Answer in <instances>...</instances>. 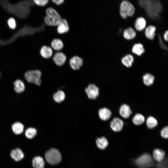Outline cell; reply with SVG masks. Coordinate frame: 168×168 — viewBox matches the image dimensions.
Returning a JSON list of instances; mask_svg holds the SVG:
<instances>
[{"label": "cell", "mask_w": 168, "mask_h": 168, "mask_svg": "<svg viewBox=\"0 0 168 168\" xmlns=\"http://www.w3.org/2000/svg\"><path fill=\"white\" fill-rule=\"evenodd\" d=\"M46 16L44 18L45 23L50 26L58 25L61 20V17L57 12L54 8L49 7L46 10Z\"/></svg>", "instance_id": "obj_1"}, {"label": "cell", "mask_w": 168, "mask_h": 168, "mask_svg": "<svg viewBox=\"0 0 168 168\" xmlns=\"http://www.w3.org/2000/svg\"><path fill=\"white\" fill-rule=\"evenodd\" d=\"M135 11L134 6L129 1H122L119 6V12L123 18L125 19L128 17L133 16L135 13Z\"/></svg>", "instance_id": "obj_2"}, {"label": "cell", "mask_w": 168, "mask_h": 168, "mask_svg": "<svg viewBox=\"0 0 168 168\" xmlns=\"http://www.w3.org/2000/svg\"><path fill=\"white\" fill-rule=\"evenodd\" d=\"M45 157L46 161L53 165L59 163L62 159L60 152L55 148H51L48 151L45 153Z\"/></svg>", "instance_id": "obj_3"}, {"label": "cell", "mask_w": 168, "mask_h": 168, "mask_svg": "<svg viewBox=\"0 0 168 168\" xmlns=\"http://www.w3.org/2000/svg\"><path fill=\"white\" fill-rule=\"evenodd\" d=\"M137 165L140 168H149L154 165V161L151 156L149 154L145 153L135 160Z\"/></svg>", "instance_id": "obj_4"}, {"label": "cell", "mask_w": 168, "mask_h": 168, "mask_svg": "<svg viewBox=\"0 0 168 168\" xmlns=\"http://www.w3.org/2000/svg\"><path fill=\"white\" fill-rule=\"evenodd\" d=\"M41 72L39 70H31L25 73V77L29 82L40 86L41 83Z\"/></svg>", "instance_id": "obj_5"}, {"label": "cell", "mask_w": 168, "mask_h": 168, "mask_svg": "<svg viewBox=\"0 0 168 168\" xmlns=\"http://www.w3.org/2000/svg\"><path fill=\"white\" fill-rule=\"evenodd\" d=\"M85 92L90 99H95L99 95V89L95 84H89L85 89Z\"/></svg>", "instance_id": "obj_6"}, {"label": "cell", "mask_w": 168, "mask_h": 168, "mask_svg": "<svg viewBox=\"0 0 168 168\" xmlns=\"http://www.w3.org/2000/svg\"><path fill=\"white\" fill-rule=\"evenodd\" d=\"M83 63V60L81 57L74 56L70 58L69 64L71 68L74 70H77L80 69Z\"/></svg>", "instance_id": "obj_7"}, {"label": "cell", "mask_w": 168, "mask_h": 168, "mask_svg": "<svg viewBox=\"0 0 168 168\" xmlns=\"http://www.w3.org/2000/svg\"><path fill=\"white\" fill-rule=\"evenodd\" d=\"M147 25L145 19L142 16L138 17L135 20L134 23V27L135 30L138 31H142L145 29Z\"/></svg>", "instance_id": "obj_8"}, {"label": "cell", "mask_w": 168, "mask_h": 168, "mask_svg": "<svg viewBox=\"0 0 168 168\" xmlns=\"http://www.w3.org/2000/svg\"><path fill=\"white\" fill-rule=\"evenodd\" d=\"M156 28L154 25H150L147 26L144 30L145 35L147 39L153 40L156 35Z\"/></svg>", "instance_id": "obj_9"}, {"label": "cell", "mask_w": 168, "mask_h": 168, "mask_svg": "<svg viewBox=\"0 0 168 168\" xmlns=\"http://www.w3.org/2000/svg\"><path fill=\"white\" fill-rule=\"evenodd\" d=\"M124 125L123 121L118 117L114 118L110 124V127L115 132L120 131Z\"/></svg>", "instance_id": "obj_10"}, {"label": "cell", "mask_w": 168, "mask_h": 168, "mask_svg": "<svg viewBox=\"0 0 168 168\" xmlns=\"http://www.w3.org/2000/svg\"><path fill=\"white\" fill-rule=\"evenodd\" d=\"M53 60L55 64L58 66L63 65L66 60L65 55L62 52L56 53L53 57Z\"/></svg>", "instance_id": "obj_11"}, {"label": "cell", "mask_w": 168, "mask_h": 168, "mask_svg": "<svg viewBox=\"0 0 168 168\" xmlns=\"http://www.w3.org/2000/svg\"><path fill=\"white\" fill-rule=\"evenodd\" d=\"M10 155L11 157L16 161L21 160L24 157L23 152L19 148H16L12 150Z\"/></svg>", "instance_id": "obj_12"}, {"label": "cell", "mask_w": 168, "mask_h": 168, "mask_svg": "<svg viewBox=\"0 0 168 168\" xmlns=\"http://www.w3.org/2000/svg\"><path fill=\"white\" fill-rule=\"evenodd\" d=\"M123 35L124 39L128 40H131L135 38L136 35V32L133 27L130 26L124 29Z\"/></svg>", "instance_id": "obj_13"}, {"label": "cell", "mask_w": 168, "mask_h": 168, "mask_svg": "<svg viewBox=\"0 0 168 168\" xmlns=\"http://www.w3.org/2000/svg\"><path fill=\"white\" fill-rule=\"evenodd\" d=\"M57 26V32L59 34L65 33L68 32L69 30L68 22L65 19H62Z\"/></svg>", "instance_id": "obj_14"}, {"label": "cell", "mask_w": 168, "mask_h": 168, "mask_svg": "<svg viewBox=\"0 0 168 168\" xmlns=\"http://www.w3.org/2000/svg\"><path fill=\"white\" fill-rule=\"evenodd\" d=\"M134 57L130 54H127L123 57L121 59V62L124 66L127 68L131 67L134 62Z\"/></svg>", "instance_id": "obj_15"}, {"label": "cell", "mask_w": 168, "mask_h": 168, "mask_svg": "<svg viewBox=\"0 0 168 168\" xmlns=\"http://www.w3.org/2000/svg\"><path fill=\"white\" fill-rule=\"evenodd\" d=\"M119 113L120 115L125 119L128 118L132 113V111L129 105L127 104L122 105L120 107Z\"/></svg>", "instance_id": "obj_16"}, {"label": "cell", "mask_w": 168, "mask_h": 168, "mask_svg": "<svg viewBox=\"0 0 168 168\" xmlns=\"http://www.w3.org/2000/svg\"><path fill=\"white\" fill-rule=\"evenodd\" d=\"M132 53L138 56H140L145 52V49L142 44L141 43H136L132 46Z\"/></svg>", "instance_id": "obj_17"}, {"label": "cell", "mask_w": 168, "mask_h": 168, "mask_svg": "<svg viewBox=\"0 0 168 168\" xmlns=\"http://www.w3.org/2000/svg\"><path fill=\"white\" fill-rule=\"evenodd\" d=\"M98 114L100 118L104 121L108 120L111 115V112L110 110L105 107L100 109L99 110Z\"/></svg>", "instance_id": "obj_18"}, {"label": "cell", "mask_w": 168, "mask_h": 168, "mask_svg": "<svg viewBox=\"0 0 168 168\" xmlns=\"http://www.w3.org/2000/svg\"><path fill=\"white\" fill-rule=\"evenodd\" d=\"M40 53L42 57L44 58L47 59L49 58L52 56L53 50L50 47L44 45L41 48Z\"/></svg>", "instance_id": "obj_19"}, {"label": "cell", "mask_w": 168, "mask_h": 168, "mask_svg": "<svg viewBox=\"0 0 168 168\" xmlns=\"http://www.w3.org/2000/svg\"><path fill=\"white\" fill-rule=\"evenodd\" d=\"M165 156V152L160 149H156L153 152V157L156 161L160 162L164 159Z\"/></svg>", "instance_id": "obj_20"}, {"label": "cell", "mask_w": 168, "mask_h": 168, "mask_svg": "<svg viewBox=\"0 0 168 168\" xmlns=\"http://www.w3.org/2000/svg\"><path fill=\"white\" fill-rule=\"evenodd\" d=\"M44 161L41 156H35L32 159V165L34 168H44Z\"/></svg>", "instance_id": "obj_21"}, {"label": "cell", "mask_w": 168, "mask_h": 168, "mask_svg": "<svg viewBox=\"0 0 168 168\" xmlns=\"http://www.w3.org/2000/svg\"><path fill=\"white\" fill-rule=\"evenodd\" d=\"M24 126L21 122H16L12 126V128L13 132L16 135L21 134L24 130Z\"/></svg>", "instance_id": "obj_22"}, {"label": "cell", "mask_w": 168, "mask_h": 168, "mask_svg": "<svg viewBox=\"0 0 168 168\" xmlns=\"http://www.w3.org/2000/svg\"><path fill=\"white\" fill-rule=\"evenodd\" d=\"M14 90L16 93H20L25 90V85L23 82L20 79H17L14 82Z\"/></svg>", "instance_id": "obj_23"}, {"label": "cell", "mask_w": 168, "mask_h": 168, "mask_svg": "<svg viewBox=\"0 0 168 168\" xmlns=\"http://www.w3.org/2000/svg\"><path fill=\"white\" fill-rule=\"evenodd\" d=\"M96 143L97 147L101 150L105 149L108 145L107 139L104 137L98 138L96 140Z\"/></svg>", "instance_id": "obj_24"}, {"label": "cell", "mask_w": 168, "mask_h": 168, "mask_svg": "<svg viewBox=\"0 0 168 168\" xmlns=\"http://www.w3.org/2000/svg\"><path fill=\"white\" fill-rule=\"evenodd\" d=\"M51 46L52 48L54 50L59 51L61 50L63 48V44L60 39L55 38L51 42Z\"/></svg>", "instance_id": "obj_25"}, {"label": "cell", "mask_w": 168, "mask_h": 168, "mask_svg": "<svg viewBox=\"0 0 168 168\" xmlns=\"http://www.w3.org/2000/svg\"><path fill=\"white\" fill-rule=\"evenodd\" d=\"M65 97L64 92L61 90H59L56 92L53 96L54 100L57 103H60L63 101Z\"/></svg>", "instance_id": "obj_26"}, {"label": "cell", "mask_w": 168, "mask_h": 168, "mask_svg": "<svg viewBox=\"0 0 168 168\" xmlns=\"http://www.w3.org/2000/svg\"><path fill=\"white\" fill-rule=\"evenodd\" d=\"M154 79V76L149 73H147L143 76L144 83L148 86L152 85L153 83Z\"/></svg>", "instance_id": "obj_27"}, {"label": "cell", "mask_w": 168, "mask_h": 168, "mask_svg": "<svg viewBox=\"0 0 168 168\" xmlns=\"http://www.w3.org/2000/svg\"><path fill=\"white\" fill-rule=\"evenodd\" d=\"M132 121L134 124L139 125L142 124L144 122L145 118L142 114H137L133 117Z\"/></svg>", "instance_id": "obj_28"}, {"label": "cell", "mask_w": 168, "mask_h": 168, "mask_svg": "<svg viewBox=\"0 0 168 168\" xmlns=\"http://www.w3.org/2000/svg\"><path fill=\"white\" fill-rule=\"evenodd\" d=\"M37 130L34 128L30 127L25 131V135L26 137L29 139H31L34 138L37 134Z\"/></svg>", "instance_id": "obj_29"}, {"label": "cell", "mask_w": 168, "mask_h": 168, "mask_svg": "<svg viewBox=\"0 0 168 168\" xmlns=\"http://www.w3.org/2000/svg\"><path fill=\"white\" fill-rule=\"evenodd\" d=\"M146 124L149 128L152 129L157 125V120L154 117L149 116L147 120Z\"/></svg>", "instance_id": "obj_30"}, {"label": "cell", "mask_w": 168, "mask_h": 168, "mask_svg": "<svg viewBox=\"0 0 168 168\" xmlns=\"http://www.w3.org/2000/svg\"><path fill=\"white\" fill-rule=\"evenodd\" d=\"M7 24L9 27L11 29H14L16 27V22L14 18H10L7 20Z\"/></svg>", "instance_id": "obj_31"}, {"label": "cell", "mask_w": 168, "mask_h": 168, "mask_svg": "<svg viewBox=\"0 0 168 168\" xmlns=\"http://www.w3.org/2000/svg\"><path fill=\"white\" fill-rule=\"evenodd\" d=\"M161 136L164 138H168V126L164 127L161 131Z\"/></svg>", "instance_id": "obj_32"}, {"label": "cell", "mask_w": 168, "mask_h": 168, "mask_svg": "<svg viewBox=\"0 0 168 168\" xmlns=\"http://www.w3.org/2000/svg\"><path fill=\"white\" fill-rule=\"evenodd\" d=\"M34 2L37 5L40 6H44L48 2V0H35Z\"/></svg>", "instance_id": "obj_33"}, {"label": "cell", "mask_w": 168, "mask_h": 168, "mask_svg": "<svg viewBox=\"0 0 168 168\" xmlns=\"http://www.w3.org/2000/svg\"><path fill=\"white\" fill-rule=\"evenodd\" d=\"M52 2L57 5H60L62 4L64 2L63 0H53Z\"/></svg>", "instance_id": "obj_34"}, {"label": "cell", "mask_w": 168, "mask_h": 168, "mask_svg": "<svg viewBox=\"0 0 168 168\" xmlns=\"http://www.w3.org/2000/svg\"><path fill=\"white\" fill-rule=\"evenodd\" d=\"M163 38L166 41L168 42V30L165 32L163 35Z\"/></svg>", "instance_id": "obj_35"}, {"label": "cell", "mask_w": 168, "mask_h": 168, "mask_svg": "<svg viewBox=\"0 0 168 168\" xmlns=\"http://www.w3.org/2000/svg\"></svg>", "instance_id": "obj_36"}]
</instances>
